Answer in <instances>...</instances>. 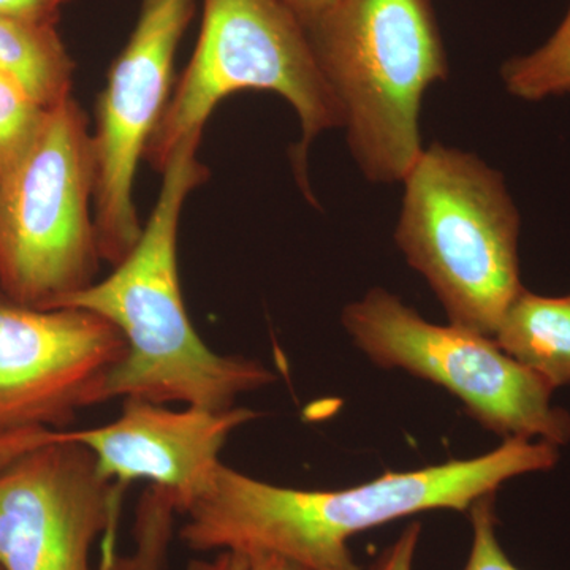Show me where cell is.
<instances>
[{
	"instance_id": "7402d4cb",
	"label": "cell",
	"mask_w": 570,
	"mask_h": 570,
	"mask_svg": "<svg viewBox=\"0 0 570 570\" xmlns=\"http://www.w3.org/2000/svg\"><path fill=\"white\" fill-rule=\"evenodd\" d=\"M306 29L313 28L324 14L335 7L337 0H284Z\"/></svg>"
},
{
	"instance_id": "30bf717a",
	"label": "cell",
	"mask_w": 570,
	"mask_h": 570,
	"mask_svg": "<svg viewBox=\"0 0 570 570\" xmlns=\"http://www.w3.org/2000/svg\"><path fill=\"white\" fill-rule=\"evenodd\" d=\"M124 354L121 333L97 314L0 299V436L55 430L108 401Z\"/></svg>"
},
{
	"instance_id": "2e32d148",
	"label": "cell",
	"mask_w": 570,
	"mask_h": 570,
	"mask_svg": "<svg viewBox=\"0 0 570 570\" xmlns=\"http://www.w3.org/2000/svg\"><path fill=\"white\" fill-rule=\"evenodd\" d=\"M468 513L472 543L463 570H521L510 561L499 542L497 493L479 499Z\"/></svg>"
},
{
	"instance_id": "5b68a950",
	"label": "cell",
	"mask_w": 570,
	"mask_h": 570,
	"mask_svg": "<svg viewBox=\"0 0 570 570\" xmlns=\"http://www.w3.org/2000/svg\"><path fill=\"white\" fill-rule=\"evenodd\" d=\"M306 31L284 0H205L193 59L168 100L146 159L163 170L184 138L204 134L225 97L238 91L275 92L294 107L302 124L294 165L307 190L311 142L325 130L343 127V118Z\"/></svg>"
},
{
	"instance_id": "44dd1931",
	"label": "cell",
	"mask_w": 570,
	"mask_h": 570,
	"mask_svg": "<svg viewBox=\"0 0 570 570\" xmlns=\"http://www.w3.org/2000/svg\"><path fill=\"white\" fill-rule=\"evenodd\" d=\"M50 430L22 431L0 436V466L43 441Z\"/></svg>"
},
{
	"instance_id": "5bb4252c",
	"label": "cell",
	"mask_w": 570,
	"mask_h": 570,
	"mask_svg": "<svg viewBox=\"0 0 570 570\" xmlns=\"http://www.w3.org/2000/svg\"><path fill=\"white\" fill-rule=\"evenodd\" d=\"M501 78L509 94L527 102L570 94V6L550 39L538 50L509 59Z\"/></svg>"
},
{
	"instance_id": "603a6c76",
	"label": "cell",
	"mask_w": 570,
	"mask_h": 570,
	"mask_svg": "<svg viewBox=\"0 0 570 570\" xmlns=\"http://www.w3.org/2000/svg\"><path fill=\"white\" fill-rule=\"evenodd\" d=\"M0 570H6V569L2 568V564H0Z\"/></svg>"
},
{
	"instance_id": "9a60e30c",
	"label": "cell",
	"mask_w": 570,
	"mask_h": 570,
	"mask_svg": "<svg viewBox=\"0 0 570 570\" xmlns=\"http://www.w3.org/2000/svg\"><path fill=\"white\" fill-rule=\"evenodd\" d=\"M47 111L14 82L0 77V179L36 140Z\"/></svg>"
},
{
	"instance_id": "3957f363",
	"label": "cell",
	"mask_w": 570,
	"mask_h": 570,
	"mask_svg": "<svg viewBox=\"0 0 570 570\" xmlns=\"http://www.w3.org/2000/svg\"><path fill=\"white\" fill-rule=\"evenodd\" d=\"M307 31L356 165L404 181L423 151V96L449 75L431 0H337Z\"/></svg>"
},
{
	"instance_id": "6da1fadb",
	"label": "cell",
	"mask_w": 570,
	"mask_h": 570,
	"mask_svg": "<svg viewBox=\"0 0 570 570\" xmlns=\"http://www.w3.org/2000/svg\"><path fill=\"white\" fill-rule=\"evenodd\" d=\"M560 450L543 441L505 439L485 455L450 460L344 490H296L219 464L189 509L179 538L190 550L262 551L307 570H363L352 538L431 510L469 509L502 483L557 466Z\"/></svg>"
},
{
	"instance_id": "8992f818",
	"label": "cell",
	"mask_w": 570,
	"mask_h": 570,
	"mask_svg": "<svg viewBox=\"0 0 570 570\" xmlns=\"http://www.w3.org/2000/svg\"><path fill=\"white\" fill-rule=\"evenodd\" d=\"M96 159L71 99L47 111L36 140L0 179V284L20 305L50 309L94 283Z\"/></svg>"
},
{
	"instance_id": "9c48e42d",
	"label": "cell",
	"mask_w": 570,
	"mask_h": 570,
	"mask_svg": "<svg viewBox=\"0 0 570 570\" xmlns=\"http://www.w3.org/2000/svg\"><path fill=\"white\" fill-rule=\"evenodd\" d=\"M121 491L89 449L50 430L0 466V564L6 570H92L105 534L102 569L115 560L112 535Z\"/></svg>"
},
{
	"instance_id": "7a4b0ae2",
	"label": "cell",
	"mask_w": 570,
	"mask_h": 570,
	"mask_svg": "<svg viewBox=\"0 0 570 570\" xmlns=\"http://www.w3.org/2000/svg\"><path fill=\"white\" fill-rule=\"evenodd\" d=\"M202 134L174 149L163 170L159 198L140 239L110 276L75 292L56 307L89 311L110 322L126 343L111 371L107 397L225 411L238 396L275 384L261 362L212 351L187 314L178 272L184 202L208 178L197 159Z\"/></svg>"
},
{
	"instance_id": "8fae6325",
	"label": "cell",
	"mask_w": 570,
	"mask_h": 570,
	"mask_svg": "<svg viewBox=\"0 0 570 570\" xmlns=\"http://www.w3.org/2000/svg\"><path fill=\"white\" fill-rule=\"evenodd\" d=\"M258 415L238 406L170 409L126 397L115 422L63 434L89 449L102 478L121 493L145 480L170 493L184 513L212 483L230 434Z\"/></svg>"
},
{
	"instance_id": "ffe728a7",
	"label": "cell",
	"mask_w": 570,
	"mask_h": 570,
	"mask_svg": "<svg viewBox=\"0 0 570 570\" xmlns=\"http://www.w3.org/2000/svg\"><path fill=\"white\" fill-rule=\"evenodd\" d=\"M63 2L66 0H0V14L18 20L50 22Z\"/></svg>"
},
{
	"instance_id": "4fadbf2b",
	"label": "cell",
	"mask_w": 570,
	"mask_h": 570,
	"mask_svg": "<svg viewBox=\"0 0 570 570\" xmlns=\"http://www.w3.org/2000/svg\"><path fill=\"white\" fill-rule=\"evenodd\" d=\"M71 70L73 66L51 22L0 14V77L50 110L70 99Z\"/></svg>"
},
{
	"instance_id": "7c38bea8",
	"label": "cell",
	"mask_w": 570,
	"mask_h": 570,
	"mask_svg": "<svg viewBox=\"0 0 570 570\" xmlns=\"http://www.w3.org/2000/svg\"><path fill=\"white\" fill-rule=\"evenodd\" d=\"M505 354L551 389L570 384V292L546 296L521 288L493 336Z\"/></svg>"
},
{
	"instance_id": "e0dca14e",
	"label": "cell",
	"mask_w": 570,
	"mask_h": 570,
	"mask_svg": "<svg viewBox=\"0 0 570 570\" xmlns=\"http://www.w3.org/2000/svg\"><path fill=\"white\" fill-rule=\"evenodd\" d=\"M174 519L163 510H142L137 515V551L118 558L104 570H164Z\"/></svg>"
},
{
	"instance_id": "d6986e66",
	"label": "cell",
	"mask_w": 570,
	"mask_h": 570,
	"mask_svg": "<svg viewBox=\"0 0 570 570\" xmlns=\"http://www.w3.org/2000/svg\"><path fill=\"white\" fill-rule=\"evenodd\" d=\"M422 524L412 521L400 538L382 551L381 557L374 562L373 570H412L414 569L415 554H417Z\"/></svg>"
},
{
	"instance_id": "ac0fdd59",
	"label": "cell",
	"mask_w": 570,
	"mask_h": 570,
	"mask_svg": "<svg viewBox=\"0 0 570 570\" xmlns=\"http://www.w3.org/2000/svg\"><path fill=\"white\" fill-rule=\"evenodd\" d=\"M187 570H307L295 562L262 551H216L213 558L194 560Z\"/></svg>"
},
{
	"instance_id": "ba28073f",
	"label": "cell",
	"mask_w": 570,
	"mask_h": 570,
	"mask_svg": "<svg viewBox=\"0 0 570 570\" xmlns=\"http://www.w3.org/2000/svg\"><path fill=\"white\" fill-rule=\"evenodd\" d=\"M193 14L194 0H142L137 26L100 96L92 135L94 227L100 258L112 266L140 239L135 176L167 108L176 48Z\"/></svg>"
},
{
	"instance_id": "277c9868",
	"label": "cell",
	"mask_w": 570,
	"mask_h": 570,
	"mask_svg": "<svg viewBox=\"0 0 570 570\" xmlns=\"http://www.w3.org/2000/svg\"><path fill=\"white\" fill-rule=\"evenodd\" d=\"M395 242L452 325L493 337L520 294L521 219L504 176L434 142L404 178Z\"/></svg>"
},
{
	"instance_id": "52a82bcc",
	"label": "cell",
	"mask_w": 570,
	"mask_h": 570,
	"mask_svg": "<svg viewBox=\"0 0 570 570\" xmlns=\"http://www.w3.org/2000/svg\"><path fill=\"white\" fill-rule=\"evenodd\" d=\"M341 321L371 362L448 390L475 422L504 441L569 444L570 414L554 406V390L493 337L431 324L385 288L344 307Z\"/></svg>"
}]
</instances>
